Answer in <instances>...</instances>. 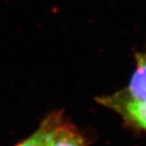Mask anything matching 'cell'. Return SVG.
I'll list each match as a JSON object with an SVG mask.
<instances>
[{"instance_id": "6da1fadb", "label": "cell", "mask_w": 146, "mask_h": 146, "mask_svg": "<svg viewBox=\"0 0 146 146\" xmlns=\"http://www.w3.org/2000/svg\"><path fill=\"white\" fill-rule=\"evenodd\" d=\"M98 102L116 111L130 123L146 131V103L131 100L122 91L111 96L101 97L98 99Z\"/></svg>"}, {"instance_id": "7a4b0ae2", "label": "cell", "mask_w": 146, "mask_h": 146, "mask_svg": "<svg viewBox=\"0 0 146 146\" xmlns=\"http://www.w3.org/2000/svg\"><path fill=\"white\" fill-rule=\"evenodd\" d=\"M46 119L49 125L46 146H86L79 131L58 113L52 114Z\"/></svg>"}, {"instance_id": "3957f363", "label": "cell", "mask_w": 146, "mask_h": 146, "mask_svg": "<svg viewBox=\"0 0 146 146\" xmlns=\"http://www.w3.org/2000/svg\"><path fill=\"white\" fill-rule=\"evenodd\" d=\"M123 94L136 102L146 103V53L137 56V66Z\"/></svg>"}, {"instance_id": "277c9868", "label": "cell", "mask_w": 146, "mask_h": 146, "mask_svg": "<svg viewBox=\"0 0 146 146\" xmlns=\"http://www.w3.org/2000/svg\"><path fill=\"white\" fill-rule=\"evenodd\" d=\"M48 121L46 119L35 133L16 146H46L48 141Z\"/></svg>"}]
</instances>
